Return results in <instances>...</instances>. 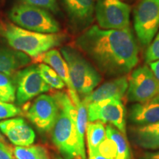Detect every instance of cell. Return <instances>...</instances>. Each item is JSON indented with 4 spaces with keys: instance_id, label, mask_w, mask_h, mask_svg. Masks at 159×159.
<instances>
[{
    "instance_id": "836d02e7",
    "label": "cell",
    "mask_w": 159,
    "mask_h": 159,
    "mask_svg": "<svg viewBox=\"0 0 159 159\" xmlns=\"http://www.w3.org/2000/svg\"><path fill=\"white\" fill-rule=\"evenodd\" d=\"M5 139H4V137L2 136V135L1 134V133H0V142H5Z\"/></svg>"
},
{
    "instance_id": "44dd1931",
    "label": "cell",
    "mask_w": 159,
    "mask_h": 159,
    "mask_svg": "<svg viewBox=\"0 0 159 159\" xmlns=\"http://www.w3.org/2000/svg\"><path fill=\"white\" fill-rule=\"evenodd\" d=\"M87 146L89 151L95 150L106 138V128L101 122H89L86 130Z\"/></svg>"
},
{
    "instance_id": "9c48e42d",
    "label": "cell",
    "mask_w": 159,
    "mask_h": 159,
    "mask_svg": "<svg viewBox=\"0 0 159 159\" xmlns=\"http://www.w3.org/2000/svg\"><path fill=\"white\" fill-rule=\"evenodd\" d=\"M89 122H101L126 134V110L121 99L111 98L87 105Z\"/></svg>"
},
{
    "instance_id": "7a4b0ae2",
    "label": "cell",
    "mask_w": 159,
    "mask_h": 159,
    "mask_svg": "<svg viewBox=\"0 0 159 159\" xmlns=\"http://www.w3.org/2000/svg\"><path fill=\"white\" fill-rule=\"evenodd\" d=\"M53 96L58 105V115L52 129L53 144L64 159L80 156L76 127V109L69 94L55 92Z\"/></svg>"
},
{
    "instance_id": "4316f807",
    "label": "cell",
    "mask_w": 159,
    "mask_h": 159,
    "mask_svg": "<svg viewBox=\"0 0 159 159\" xmlns=\"http://www.w3.org/2000/svg\"><path fill=\"white\" fill-rule=\"evenodd\" d=\"M21 113L22 111L16 105L0 101V120L16 116Z\"/></svg>"
},
{
    "instance_id": "484cf974",
    "label": "cell",
    "mask_w": 159,
    "mask_h": 159,
    "mask_svg": "<svg viewBox=\"0 0 159 159\" xmlns=\"http://www.w3.org/2000/svg\"><path fill=\"white\" fill-rule=\"evenodd\" d=\"M95 151H97V152H99L102 156L107 157V158L114 159L116 158V145H115V143L110 138H108L107 136L105 139V140L99 145L98 148L95 150Z\"/></svg>"
},
{
    "instance_id": "3957f363",
    "label": "cell",
    "mask_w": 159,
    "mask_h": 159,
    "mask_svg": "<svg viewBox=\"0 0 159 159\" xmlns=\"http://www.w3.org/2000/svg\"><path fill=\"white\" fill-rule=\"evenodd\" d=\"M0 35L5 39L11 48L35 59L46 52L61 45L66 39V35L62 33H36L8 22L0 25Z\"/></svg>"
},
{
    "instance_id": "2e32d148",
    "label": "cell",
    "mask_w": 159,
    "mask_h": 159,
    "mask_svg": "<svg viewBox=\"0 0 159 159\" xmlns=\"http://www.w3.org/2000/svg\"><path fill=\"white\" fill-rule=\"evenodd\" d=\"M31 62L30 57L21 52L0 45V72L13 76L17 71Z\"/></svg>"
},
{
    "instance_id": "6da1fadb",
    "label": "cell",
    "mask_w": 159,
    "mask_h": 159,
    "mask_svg": "<svg viewBox=\"0 0 159 159\" xmlns=\"http://www.w3.org/2000/svg\"><path fill=\"white\" fill-rule=\"evenodd\" d=\"M76 44L110 76H125L139 62V47L130 27L105 30L94 25L77 38Z\"/></svg>"
},
{
    "instance_id": "52a82bcc",
    "label": "cell",
    "mask_w": 159,
    "mask_h": 159,
    "mask_svg": "<svg viewBox=\"0 0 159 159\" xmlns=\"http://www.w3.org/2000/svg\"><path fill=\"white\" fill-rule=\"evenodd\" d=\"M13 77L16 85V102L19 105L51 89L41 77L38 66L32 65L19 69Z\"/></svg>"
},
{
    "instance_id": "83f0119b",
    "label": "cell",
    "mask_w": 159,
    "mask_h": 159,
    "mask_svg": "<svg viewBox=\"0 0 159 159\" xmlns=\"http://www.w3.org/2000/svg\"><path fill=\"white\" fill-rule=\"evenodd\" d=\"M145 62L150 63L159 61V33L152 42L148 46L144 55Z\"/></svg>"
},
{
    "instance_id": "cb8c5ba5",
    "label": "cell",
    "mask_w": 159,
    "mask_h": 159,
    "mask_svg": "<svg viewBox=\"0 0 159 159\" xmlns=\"http://www.w3.org/2000/svg\"><path fill=\"white\" fill-rule=\"evenodd\" d=\"M38 66L43 80L50 88L57 90L64 88L66 85L65 83L49 66L45 63H40Z\"/></svg>"
},
{
    "instance_id": "ba28073f",
    "label": "cell",
    "mask_w": 159,
    "mask_h": 159,
    "mask_svg": "<svg viewBox=\"0 0 159 159\" xmlns=\"http://www.w3.org/2000/svg\"><path fill=\"white\" fill-rule=\"evenodd\" d=\"M94 13L100 28L124 30L130 27V8L121 0H97Z\"/></svg>"
},
{
    "instance_id": "1f68e13d",
    "label": "cell",
    "mask_w": 159,
    "mask_h": 159,
    "mask_svg": "<svg viewBox=\"0 0 159 159\" xmlns=\"http://www.w3.org/2000/svg\"><path fill=\"white\" fill-rule=\"evenodd\" d=\"M140 159H159V151L154 152H146Z\"/></svg>"
},
{
    "instance_id": "9a60e30c",
    "label": "cell",
    "mask_w": 159,
    "mask_h": 159,
    "mask_svg": "<svg viewBox=\"0 0 159 159\" xmlns=\"http://www.w3.org/2000/svg\"><path fill=\"white\" fill-rule=\"evenodd\" d=\"M71 21L77 27H85L93 21L94 0H63Z\"/></svg>"
},
{
    "instance_id": "5b68a950",
    "label": "cell",
    "mask_w": 159,
    "mask_h": 159,
    "mask_svg": "<svg viewBox=\"0 0 159 159\" xmlns=\"http://www.w3.org/2000/svg\"><path fill=\"white\" fill-rule=\"evenodd\" d=\"M10 19L21 28L40 33H58L59 23L49 11L40 7L20 3L9 12Z\"/></svg>"
},
{
    "instance_id": "ac0fdd59",
    "label": "cell",
    "mask_w": 159,
    "mask_h": 159,
    "mask_svg": "<svg viewBox=\"0 0 159 159\" xmlns=\"http://www.w3.org/2000/svg\"><path fill=\"white\" fill-rule=\"evenodd\" d=\"M36 60L49 66L63 80L69 90L75 91L70 79L68 65L58 50L54 49H50L38 57Z\"/></svg>"
},
{
    "instance_id": "8fae6325",
    "label": "cell",
    "mask_w": 159,
    "mask_h": 159,
    "mask_svg": "<svg viewBox=\"0 0 159 159\" xmlns=\"http://www.w3.org/2000/svg\"><path fill=\"white\" fill-rule=\"evenodd\" d=\"M159 94V85L150 67L139 66L128 80L127 96L133 102H144Z\"/></svg>"
},
{
    "instance_id": "603a6c76",
    "label": "cell",
    "mask_w": 159,
    "mask_h": 159,
    "mask_svg": "<svg viewBox=\"0 0 159 159\" xmlns=\"http://www.w3.org/2000/svg\"><path fill=\"white\" fill-rule=\"evenodd\" d=\"M0 101L13 103L16 101V85L9 75L0 72Z\"/></svg>"
},
{
    "instance_id": "4dcf8cb0",
    "label": "cell",
    "mask_w": 159,
    "mask_h": 159,
    "mask_svg": "<svg viewBox=\"0 0 159 159\" xmlns=\"http://www.w3.org/2000/svg\"><path fill=\"white\" fill-rule=\"evenodd\" d=\"M89 159H114V158H109L107 157H105L97 152V151H89Z\"/></svg>"
},
{
    "instance_id": "30bf717a",
    "label": "cell",
    "mask_w": 159,
    "mask_h": 159,
    "mask_svg": "<svg viewBox=\"0 0 159 159\" xmlns=\"http://www.w3.org/2000/svg\"><path fill=\"white\" fill-rule=\"evenodd\" d=\"M25 116L41 132H49L58 115V105L53 95L41 94L23 111Z\"/></svg>"
},
{
    "instance_id": "f1b7e54d",
    "label": "cell",
    "mask_w": 159,
    "mask_h": 159,
    "mask_svg": "<svg viewBox=\"0 0 159 159\" xmlns=\"http://www.w3.org/2000/svg\"><path fill=\"white\" fill-rule=\"evenodd\" d=\"M13 152L5 142H0V159H14Z\"/></svg>"
},
{
    "instance_id": "4fadbf2b",
    "label": "cell",
    "mask_w": 159,
    "mask_h": 159,
    "mask_svg": "<svg viewBox=\"0 0 159 159\" xmlns=\"http://www.w3.org/2000/svg\"><path fill=\"white\" fill-rule=\"evenodd\" d=\"M128 80L127 77H117L108 82L103 83L88 96L83 97L82 101L85 106H87L91 103L104 99L111 98L122 99L128 91Z\"/></svg>"
},
{
    "instance_id": "5bb4252c",
    "label": "cell",
    "mask_w": 159,
    "mask_h": 159,
    "mask_svg": "<svg viewBox=\"0 0 159 159\" xmlns=\"http://www.w3.org/2000/svg\"><path fill=\"white\" fill-rule=\"evenodd\" d=\"M129 119L138 126L159 122V94L146 102L133 105L129 112Z\"/></svg>"
},
{
    "instance_id": "8992f818",
    "label": "cell",
    "mask_w": 159,
    "mask_h": 159,
    "mask_svg": "<svg viewBox=\"0 0 159 159\" xmlns=\"http://www.w3.org/2000/svg\"><path fill=\"white\" fill-rule=\"evenodd\" d=\"M134 19L139 42L148 47L159 28V0H142L134 10Z\"/></svg>"
},
{
    "instance_id": "d4e9b609",
    "label": "cell",
    "mask_w": 159,
    "mask_h": 159,
    "mask_svg": "<svg viewBox=\"0 0 159 159\" xmlns=\"http://www.w3.org/2000/svg\"><path fill=\"white\" fill-rule=\"evenodd\" d=\"M21 3L44 9L54 13H58L59 7L57 0H20Z\"/></svg>"
},
{
    "instance_id": "7c38bea8",
    "label": "cell",
    "mask_w": 159,
    "mask_h": 159,
    "mask_svg": "<svg viewBox=\"0 0 159 159\" xmlns=\"http://www.w3.org/2000/svg\"><path fill=\"white\" fill-rule=\"evenodd\" d=\"M0 130L15 146L32 145L35 139L33 128L22 118H13L0 122Z\"/></svg>"
},
{
    "instance_id": "7402d4cb",
    "label": "cell",
    "mask_w": 159,
    "mask_h": 159,
    "mask_svg": "<svg viewBox=\"0 0 159 159\" xmlns=\"http://www.w3.org/2000/svg\"><path fill=\"white\" fill-rule=\"evenodd\" d=\"M13 152L16 159H50L47 149L40 144L16 146Z\"/></svg>"
},
{
    "instance_id": "d6a6232c",
    "label": "cell",
    "mask_w": 159,
    "mask_h": 159,
    "mask_svg": "<svg viewBox=\"0 0 159 159\" xmlns=\"http://www.w3.org/2000/svg\"><path fill=\"white\" fill-rule=\"evenodd\" d=\"M55 159H64V158H63L62 157H60V156H58V157H56V158H55ZM73 159H83L82 157H81V156H76L75 157V158H73Z\"/></svg>"
},
{
    "instance_id": "e0dca14e",
    "label": "cell",
    "mask_w": 159,
    "mask_h": 159,
    "mask_svg": "<svg viewBox=\"0 0 159 159\" xmlns=\"http://www.w3.org/2000/svg\"><path fill=\"white\" fill-rule=\"evenodd\" d=\"M134 142L139 148L155 150L159 149V122L137 126L131 130Z\"/></svg>"
},
{
    "instance_id": "f546056e",
    "label": "cell",
    "mask_w": 159,
    "mask_h": 159,
    "mask_svg": "<svg viewBox=\"0 0 159 159\" xmlns=\"http://www.w3.org/2000/svg\"><path fill=\"white\" fill-rule=\"evenodd\" d=\"M149 66L151 71L153 73L155 77L158 81L159 85V61H154V62L149 63Z\"/></svg>"
},
{
    "instance_id": "d6986e66",
    "label": "cell",
    "mask_w": 159,
    "mask_h": 159,
    "mask_svg": "<svg viewBox=\"0 0 159 159\" xmlns=\"http://www.w3.org/2000/svg\"><path fill=\"white\" fill-rule=\"evenodd\" d=\"M68 92L69 97L75 105V109H76V127L80 156L83 159H85L86 157H85L84 136L89 121L88 110H87V107L85 106V105L83 103L82 99L76 91L69 90Z\"/></svg>"
},
{
    "instance_id": "277c9868",
    "label": "cell",
    "mask_w": 159,
    "mask_h": 159,
    "mask_svg": "<svg viewBox=\"0 0 159 159\" xmlns=\"http://www.w3.org/2000/svg\"><path fill=\"white\" fill-rule=\"evenodd\" d=\"M61 52L68 65L70 79L75 91L80 98L88 96L101 82V75L75 49L64 47L61 48Z\"/></svg>"
},
{
    "instance_id": "ffe728a7",
    "label": "cell",
    "mask_w": 159,
    "mask_h": 159,
    "mask_svg": "<svg viewBox=\"0 0 159 159\" xmlns=\"http://www.w3.org/2000/svg\"><path fill=\"white\" fill-rule=\"evenodd\" d=\"M106 136L115 143L116 155L115 159H131V152L128 142L125 134L120 132L113 125L106 126Z\"/></svg>"
}]
</instances>
